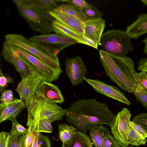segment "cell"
<instances>
[{
    "instance_id": "cell-1",
    "label": "cell",
    "mask_w": 147,
    "mask_h": 147,
    "mask_svg": "<svg viewBox=\"0 0 147 147\" xmlns=\"http://www.w3.org/2000/svg\"><path fill=\"white\" fill-rule=\"evenodd\" d=\"M66 120L78 131L86 132L91 128L102 125L110 127L115 119L108 105L94 98L79 99L67 109Z\"/></svg>"
},
{
    "instance_id": "cell-2",
    "label": "cell",
    "mask_w": 147,
    "mask_h": 147,
    "mask_svg": "<svg viewBox=\"0 0 147 147\" xmlns=\"http://www.w3.org/2000/svg\"><path fill=\"white\" fill-rule=\"evenodd\" d=\"M99 59L110 79L122 90L133 93L136 85V72L133 60L126 56L119 57L99 50Z\"/></svg>"
},
{
    "instance_id": "cell-3",
    "label": "cell",
    "mask_w": 147,
    "mask_h": 147,
    "mask_svg": "<svg viewBox=\"0 0 147 147\" xmlns=\"http://www.w3.org/2000/svg\"><path fill=\"white\" fill-rule=\"evenodd\" d=\"M37 98L38 101L33 103L28 111V122L31 129L40 119H47L52 123L60 121L66 115L67 109L46 99Z\"/></svg>"
},
{
    "instance_id": "cell-4",
    "label": "cell",
    "mask_w": 147,
    "mask_h": 147,
    "mask_svg": "<svg viewBox=\"0 0 147 147\" xmlns=\"http://www.w3.org/2000/svg\"><path fill=\"white\" fill-rule=\"evenodd\" d=\"M5 41L10 42L40 58L52 67L61 68L57 55L31 40L21 34H9L5 36Z\"/></svg>"
},
{
    "instance_id": "cell-5",
    "label": "cell",
    "mask_w": 147,
    "mask_h": 147,
    "mask_svg": "<svg viewBox=\"0 0 147 147\" xmlns=\"http://www.w3.org/2000/svg\"><path fill=\"white\" fill-rule=\"evenodd\" d=\"M131 39L125 31L108 30L102 34L100 45L104 51L112 55L124 57L133 49Z\"/></svg>"
},
{
    "instance_id": "cell-6",
    "label": "cell",
    "mask_w": 147,
    "mask_h": 147,
    "mask_svg": "<svg viewBox=\"0 0 147 147\" xmlns=\"http://www.w3.org/2000/svg\"><path fill=\"white\" fill-rule=\"evenodd\" d=\"M17 7L20 14L33 30L42 34L54 32L53 23L55 19L49 12L26 7Z\"/></svg>"
},
{
    "instance_id": "cell-7",
    "label": "cell",
    "mask_w": 147,
    "mask_h": 147,
    "mask_svg": "<svg viewBox=\"0 0 147 147\" xmlns=\"http://www.w3.org/2000/svg\"><path fill=\"white\" fill-rule=\"evenodd\" d=\"M16 47L20 52L23 61L32 71L39 75L43 80L51 83L58 79L63 72L61 68H53L38 57Z\"/></svg>"
},
{
    "instance_id": "cell-8",
    "label": "cell",
    "mask_w": 147,
    "mask_h": 147,
    "mask_svg": "<svg viewBox=\"0 0 147 147\" xmlns=\"http://www.w3.org/2000/svg\"><path fill=\"white\" fill-rule=\"evenodd\" d=\"M30 39L56 55L66 47L78 43L74 39L56 33L34 36Z\"/></svg>"
},
{
    "instance_id": "cell-9",
    "label": "cell",
    "mask_w": 147,
    "mask_h": 147,
    "mask_svg": "<svg viewBox=\"0 0 147 147\" xmlns=\"http://www.w3.org/2000/svg\"><path fill=\"white\" fill-rule=\"evenodd\" d=\"M131 115L130 111L123 108L115 116L110 127L111 132L119 145L122 147H128V135Z\"/></svg>"
},
{
    "instance_id": "cell-10",
    "label": "cell",
    "mask_w": 147,
    "mask_h": 147,
    "mask_svg": "<svg viewBox=\"0 0 147 147\" xmlns=\"http://www.w3.org/2000/svg\"><path fill=\"white\" fill-rule=\"evenodd\" d=\"M1 54L4 59L12 65L22 78L33 74L32 71L22 59L17 47L6 41L3 43Z\"/></svg>"
},
{
    "instance_id": "cell-11",
    "label": "cell",
    "mask_w": 147,
    "mask_h": 147,
    "mask_svg": "<svg viewBox=\"0 0 147 147\" xmlns=\"http://www.w3.org/2000/svg\"><path fill=\"white\" fill-rule=\"evenodd\" d=\"M43 80L37 74L33 72L29 76L22 78L16 88V91L19 94L20 99L26 106L35 96L37 89Z\"/></svg>"
},
{
    "instance_id": "cell-12",
    "label": "cell",
    "mask_w": 147,
    "mask_h": 147,
    "mask_svg": "<svg viewBox=\"0 0 147 147\" xmlns=\"http://www.w3.org/2000/svg\"><path fill=\"white\" fill-rule=\"evenodd\" d=\"M66 74L73 85L81 84L84 80L87 69L82 58L79 56L67 59L65 62Z\"/></svg>"
},
{
    "instance_id": "cell-13",
    "label": "cell",
    "mask_w": 147,
    "mask_h": 147,
    "mask_svg": "<svg viewBox=\"0 0 147 147\" xmlns=\"http://www.w3.org/2000/svg\"><path fill=\"white\" fill-rule=\"evenodd\" d=\"M84 80L91 86L96 92L129 105L131 103L124 94L116 87L98 79L85 78Z\"/></svg>"
},
{
    "instance_id": "cell-14",
    "label": "cell",
    "mask_w": 147,
    "mask_h": 147,
    "mask_svg": "<svg viewBox=\"0 0 147 147\" xmlns=\"http://www.w3.org/2000/svg\"><path fill=\"white\" fill-rule=\"evenodd\" d=\"M38 98H44L57 104H62L64 98L57 86L42 80L39 85L35 93Z\"/></svg>"
},
{
    "instance_id": "cell-15",
    "label": "cell",
    "mask_w": 147,
    "mask_h": 147,
    "mask_svg": "<svg viewBox=\"0 0 147 147\" xmlns=\"http://www.w3.org/2000/svg\"><path fill=\"white\" fill-rule=\"evenodd\" d=\"M84 34L86 38L100 45L101 38L105 26L102 18L87 20L84 22Z\"/></svg>"
},
{
    "instance_id": "cell-16",
    "label": "cell",
    "mask_w": 147,
    "mask_h": 147,
    "mask_svg": "<svg viewBox=\"0 0 147 147\" xmlns=\"http://www.w3.org/2000/svg\"><path fill=\"white\" fill-rule=\"evenodd\" d=\"M55 19L80 34L84 35V24L83 22L60 10L58 7L49 12Z\"/></svg>"
},
{
    "instance_id": "cell-17",
    "label": "cell",
    "mask_w": 147,
    "mask_h": 147,
    "mask_svg": "<svg viewBox=\"0 0 147 147\" xmlns=\"http://www.w3.org/2000/svg\"><path fill=\"white\" fill-rule=\"evenodd\" d=\"M26 108L25 102L20 99L15 98L8 105L0 104V123L16 119L18 115Z\"/></svg>"
},
{
    "instance_id": "cell-18",
    "label": "cell",
    "mask_w": 147,
    "mask_h": 147,
    "mask_svg": "<svg viewBox=\"0 0 147 147\" xmlns=\"http://www.w3.org/2000/svg\"><path fill=\"white\" fill-rule=\"evenodd\" d=\"M13 1L17 7H30L49 12L58 7L54 0H13Z\"/></svg>"
},
{
    "instance_id": "cell-19",
    "label": "cell",
    "mask_w": 147,
    "mask_h": 147,
    "mask_svg": "<svg viewBox=\"0 0 147 147\" xmlns=\"http://www.w3.org/2000/svg\"><path fill=\"white\" fill-rule=\"evenodd\" d=\"M125 31L132 38L135 39L147 33V13L139 15L136 20L127 27Z\"/></svg>"
},
{
    "instance_id": "cell-20",
    "label": "cell",
    "mask_w": 147,
    "mask_h": 147,
    "mask_svg": "<svg viewBox=\"0 0 147 147\" xmlns=\"http://www.w3.org/2000/svg\"><path fill=\"white\" fill-rule=\"evenodd\" d=\"M53 27L56 33L69 37L76 40L78 43L88 45L86 38L72 29L55 20L53 23Z\"/></svg>"
},
{
    "instance_id": "cell-21",
    "label": "cell",
    "mask_w": 147,
    "mask_h": 147,
    "mask_svg": "<svg viewBox=\"0 0 147 147\" xmlns=\"http://www.w3.org/2000/svg\"><path fill=\"white\" fill-rule=\"evenodd\" d=\"M90 138L92 145L95 147H104V139L110 132L108 129L105 126L99 125L90 128Z\"/></svg>"
},
{
    "instance_id": "cell-22",
    "label": "cell",
    "mask_w": 147,
    "mask_h": 147,
    "mask_svg": "<svg viewBox=\"0 0 147 147\" xmlns=\"http://www.w3.org/2000/svg\"><path fill=\"white\" fill-rule=\"evenodd\" d=\"M59 137L63 144H69L76 135L77 129L73 125L64 123L58 125Z\"/></svg>"
},
{
    "instance_id": "cell-23",
    "label": "cell",
    "mask_w": 147,
    "mask_h": 147,
    "mask_svg": "<svg viewBox=\"0 0 147 147\" xmlns=\"http://www.w3.org/2000/svg\"><path fill=\"white\" fill-rule=\"evenodd\" d=\"M62 147H93L90 137L85 132L78 130L71 142L62 144Z\"/></svg>"
},
{
    "instance_id": "cell-24",
    "label": "cell",
    "mask_w": 147,
    "mask_h": 147,
    "mask_svg": "<svg viewBox=\"0 0 147 147\" xmlns=\"http://www.w3.org/2000/svg\"><path fill=\"white\" fill-rule=\"evenodd\" d=\"M58 8L65 13L84 22L87 19L82 10L70 4H61Z\"/></svg>"
},
{
    "instance_id": "cell-25",
    "label": "cell",
    "mask_w": 147,
    "mask_h": 147,
    "mask_svg": "<svg viewBox=\"0 0 147 147\" xmlns=\"http://www.w3.org/2000/svg\"><path fill=\"white\" fill-rule=\"evenodd\" d=\"M136 85L133 93L137 101L140 102L145 107L147 112V92L143 89L136 74Z\"/></svg>"
},
{
    "instance_id": "cell-26",
    "label": "cell",
    "mask_w": 147,
    "mask_h": 147,
    "mask_svg": "<svg viewBox=\"0 0 147 147\" xmlns=\"http://www.w3.org/2000/svg\"><path fill=\"white\" fill-rule=\"evenodd\" d=\"M147 142L146 139L142 138L130 125L128 135V142L129 145L139 146L146 145Z\"/></svg>"
},
{
    "instance_id": "cell-27",
    "label": "cell",
    "mask_w": 147,
    "mask_h": 147,
    "mask_svg": "<svg viewBox=\"0 0 147 147\" xmlns=\"http://www.w3.org/2000/svg\"><path fill=\"white\" fill-rule=\"evenodd\" d=\"M51 123L47 119H40L35 125L31 132H34L51 133L53 130Z\"/></svg>"
},
{
    "instance_id": "cell-28",
    "label": "cell",
    "mask_w": 147,
    "mask_h": 147,
    "mask_svg": "<svg viewBox=\"0 0 147 147\" xmlns=\"http://www.w3.org/2000/svg\"><path fill=\"white\" fill-rule=\"evenodd\" d=\"M12 126L11 130L9 133L11 135H20L24 136L28 133L29 131L20 124L16 119L11 120Z\"/></svg>"
},
{
    "instance_id": "cell-29",
    "label": "cell",
    "mask_w": 147,
    "mask_h": 147,
    "mask_svg": "<svg viewBox=\"0 0 147 147\" xmlns=\"http://www.w3.org/2000/svg\"><path fill=\"white\" fill-rule=\"evenodd\" d=\"M87 20L101 18L103 14L96 7L92 6L82 10Z\"/></svg>"
},
{
    "instance_id": "cell-30",
    "label": "cell",
    "mask_w": 147,
    "mask_h": 147,
    "mask_svg": "<svg viewBox=\"0 0 147 147\" xmlns=\"http://www.w3.org/2000/svg\"><path fill=\"white\" fill-rule=\"evenodd\" d=\"M12 91L10 90H5L1 93V104L8 105L14 100Z\"/></svg>"
},
{
    "instance_id": "cell-31",
    "label": "cell",
    "mask_w": 147,
    "mask_h": 147,
    "mask_svg": "<svg viewBox=\"0 0 147 147\" xmlns=\"http://www.w3.org/2000/svg\"><path fill=\"white\" fill-rule=\"evenodd\" d=\"M132 121L141 125L147 131V112L136 115L133 117Z\"/></svg>"
},
{
    "instance_id": "cell-32",
    "label": "cell",
    "mask_w": 147,
    "mask_h": 147,
    "mask_svg": "<svg viewBox=\"0 0 147 147\" xmlns=\"http://www.w3.org/2000/svg\"><path fill=\"white\" fill-rule=\"evenodd\" d=\"M35 132L28 133L22 136V147H31L34 141Z\"/></svg>"
},
{
    "instance_id": "cell-33",
    "label": "cell",
    "mask_w": 147,
    "mask_h": 147,
    "mask_svg": "<svg viewBox=\"0 0 147 147\" xmlns=\"http://www.w3.org/2000/svg\"><path fill=\"white\" fill-rule=\"evenodd\" d=\"M14 83L13 78L9 76H5L1 69H0V91L2 92L7 86L9 83Z\"/></svg>"
},
{
    "instance_id": "cell-34",
    "label": "cell",
    "mask_w": 147,
    "mask_h": 147,
    "mask_svg": "<svg viewBox=\"0 0 147 147\" xmlns=\"http://www.w3.org/2000/svg\"><path fill=\"white\" fill-rule=\"evenodd\" d=\"M104 147H121L113 136L109 132L105 136L103 141Z\"/></svg>"
},
{
    "instance_id": "cell-35",
    "label": "cell",
    "mask_w": 147,
    "mask_h": 147,
    "mask_svg": "<svg viewBox=\"0 0 147 147\" xmlns=\"http://www.w3.org/2000/svg\"><path fill=\"white\" fill-rule=\"evenodd\" d=\"M37 147H52L51 141L49 137L39 132Z\"/></svg>"
},
{
    "instance_id": "cell-36",
    "label": "cell",
    "mask_w": 147,
    "mask_h": 147,
    "mask_svg": "<svg viewBox=\"0 0 147 147\" xmlns=\"http://www.w3.org/2000/svg\"><path fill=\"white\" fill-rule=\"evenodd\" d=\"M66 1H67L69 4L72 5L82 10L90 8L92 6L84 0H72Z\"/></svg>"
},
{
    "instance_id": "cell-37",
    "label": "cell",
    "mask_w": 147,
    "mask_h": 147,
    "mask_svg": "<svg viewBox=\"0 0 147 147\" xmlns=\"http://www.w3.org/2000/svg\"><path fill=\"white\" fill-rule=\"evenodd\" d=\"M130 125L142 138L146 139L147 138V131L141 125L131 121Z\"/></svg>"
},
{
    "instance_id": "cell-38",
    "label": "cell",
    "mask_w": 147,
    "mask_h": 147,
    "mask_svg": "<svg viewBox=\"0 0 147 147\" xmlns=\"http://www.w3.org/2000/svg\"><path fill=\"white\" fill-rule=\"evenodd\" d=\"M11 135L9 133L1 131L0 133V147H8Z\"/></svg>"
},
{
    "instance_id": "cell-39",
    "label": "cell",
    "mask_w": 147,
    "mask_h": 147,
    "mask_svg": "<svg viewBox=\"0 0 147 147\" xmlns=\"http://www.w3.org/2000/svg\"><path fill=\"white\" fill-rule=\"evenodd\" d=\"M140 82L143 89L147 92V75L144 72L140 71L136 73Z\"/></svg>"
},
{
    "instance_id": "cell-40",
    "label": "cell",
    "mask_w": 147,
    "mask_h": 147,
    "mask_svg": "<svg viewBox=\"0 0 147 147\" xmlns=\"http://www.w3.org/2000/svg\"><path fill=\"white\" fill-rule=\"evenodd\" d=\"M137 69L139 71L145 72L147 75V57L139 60L138 63Z\"/></svg>"
},
{
    "instance_id": "cell-41",
    "label": "cell",
    "mask_w": 147,
    "mask_h": 147,
    "mask_svg": "<svg viewBox=\"0 0 147 147\" xmlns=\"http://www.w3.org/2000/svg\"><path fill=\"white\" fill-rule=\"evenodd\" d=\"M20 136L11 135L8 147H16L17 140Z\"/></svg>"
},
{
    "instance_id": "cell-42",
    "label": "cell",
    "mask_w": 147,
    "mask_h": 147,
    "mask_svg": "<svg viewBox=\"0 0 147 147\" xmlns=\"http://www.w3.org/2000/svg\"><path fill=\"white\" fill-rule=\"evenodd\" d=\"M39 133V132H35L34 139L31 147H37Z\"/></svg>"
},
{
    "instance_id": "cell-43",
    "label": "cell",
    "mask_w": 147,
    "mask_h": 147,
    "mask_svg": "<svg viewBox=\"0 0 147 147\" xmlns=\"http://www.w3.org/2000/svg\"><path fill=\"white\" fill-rule=\"evenodd\" d=\"M142 41L144 44V53L145 54H147V37L145 38Z\"/></svg>"
},
{
    "instance_id": "cell-44",
    "label": "cell",
    "mask_w": 147,
    "mask_h": 147,
    "mask_svg": "<svg viewBox=\"0 0 147 147\" xmlns=\"http://www.w3.org/2000/svg\"><path fill=\"white\" fill-rule=\"evenodd\" d=\"M21 140L22 136L20 135L17 140L16 147H22Z\"/></svg>"
},
{
    "instance_id": "cell-45",
    "label": "cell",
    "mask_w": 147,
    "mask_h": 147,
    "mask_svg": "<svg viewBox=\"0 0 147 147\" xmlns=\"http://www.w3.org/2000/svg\"><path fill=\"white\" fill-rule=\"evenodd\" d=\"M140 1L143 4L147 6V0H141Z\"/></svg>"
},
{
    "instance_id": "cell-46",
    "label": "cell",
    "mask_w": 147,
    "mask_h": 147,
    "mask_svg": "<svg viewBox=\"0 0 147 147\" xmlns=\"http://www.w3.org/2000/svg\"><path fill=\"white\" fill-rule=\"evenodd\" d=\"M128 147H134V146H129Z\"/></svg>"
}]
</instances>
